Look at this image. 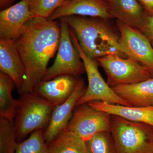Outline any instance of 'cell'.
<instances>
[{
	"instance_id": "6da1fadb",
	"label": "cell",
	"mask_w": 153,
	"mask_h": 153,
	"mask_svg": "<svg viewBox=\"0 0 153 153\" xmlns=\"http://www.w3.org/2000/svg\"><path fill=\"white\" fill-rule=\"evenodd\" d=\"M60 38V23L56 20L36 16L26 23L15 41L26 69L20 94L34 93L43 81L49 60L58 50Z\"/></svg>"
},
{
	"instance_id": "7a4b0ae2",
	"label": "cell",
	"mask_w": 153,
	"mask_h": 153,
	"mask_svg": "<svg viewBox=\"0 0 153 153\" xmlns=\"http://www.w3.org/2000/svg\"><path fill=\"white\" fill-rule=\"evenodd\" d=\"M64 18L74 32L80 48L89 58L97 60L112 55L132 57L122 44L119 32L108 24L107 20L76 15Z\"/></svg>"
},
{
	"instance_id": "3957f363",
	"label": "cell",
	"mask_w": 153,
	"mask_h": 153,
	"mask_svg": "<svg viewBox=\"0 0 153 153\" xmlns=\"http://www.w3.org/2000/svg\"><path fill=\"white\" fill-rule=\"evenodd\" d=\"M56 107L34 93L20 94L13 123L17 141H22L36 131L46 129Z\"/></svg>"
},
{
	"instance_id": "277c9868",
	"label": "cell",
	"mask_w": 153,
	"mask_h": 153,
	"mask_svg": "<svg viewBox=\"0 0 153 153\" xmlns=\"http://www.w3.org/2000/svg\"><path fill=\"white\" fill-rule=\"evenodd\" d=\"M117 153H153V126L111 115Z\"/></svg>"
},
{
	"instance_id": "5b68a950",
	"label": "cell",
	"mask_w": 153,
	"mask_h": 153,
	"mask_svg": "<svg viewBox=\"0 0 153 153\" xmlns=\"http://www.w3.org/2000/svg\"><path fill=\"white\" fill-rule=\"evenodd\" d=\"M73 44L83 61L87 74L88 86L84 95L76 103V106L90 102L100 101L111 104L130 106L128 102L120 97L105 81L98 69L97 60L88 57L80 48L78 40L70 28Z\"/></svg>"
},
{
	"instance_id": "8992f818",
	"label": "cell",
	"mask_w": 153,
	"mask_h": 153,
	"mask_svg": "<svg viewBox=\"0 0 153 153\" xmlns=\"http://www.w3.org/2000/svg\"><path fill=\"white\" fill-rule=\"evenodd\" d=\"M111 87L129 85L153 78V72L132 57L108 55L97 59Z\"/></svg>"
},
{
	"instance_id": "52a82bcc",
	"label": "cell",
	"mask_w": 153,
	"mask_h": 153,
	"mask_svg": "<svg viewBox=\"0 0 153 153\" xmlns=\"http://www.w3.org/2000/svg\"><path fill=\"white\" fill-rule=\"evenodd\" d=\"M60 38L54 63L48 68L43 81L62 75L76 78L85 72V66L71 39L70 28L64 17L60 18Z\"/></svg>"
},
{
	"instance_id": "ba28073f",
	"label": "cell",
	"mask_w": 153,
	"mask_h": 153,
	"mask_svg": "<svg viewBox=\"0 0 153 153\" xmlns=\"http://www.w3.org/2000/svg\"><path fill=\"white\" fill-rule=\"evenodd\" d=\"M111 119L109 114L84 103L75 107L65 130L74 133L86 141L97 133L110 132Z\"/></svg>"
},
{
	"instance_id": "9c48e42d",
	"label": "cell",
	"mask_w": 153,
	"mask_h": 153,
	"mask_svg": "<svg viewBox=\"0 0 153 153\" xmlns=\"http://www.w3.org/2000/svg\"><path fill=\"white\" fill-rule=\"evenodd\" d=\"M86 89L84 80L80 77L71 96L63 103L55 108L49 125L44 132V140L47 145L52 143L66 129L77 101L84 95Z\"/></svg>"
},
{
	"instance_id": "30bf717a",
	"label": "cell",
	"mask_w": 153,
	"mask_h": 153,
	"mask_svg": "<svg viewBox=\"0 0 153 153\" xmlns=\"http://www.w3.org/2000/svg\"><path fill=\"white\" fill-rule=\"evenodd\" d=\"M122 44L132 58L153 72V47L151 41L139 30L117 20Z\"/></svg>"
},
{
	"instance_id": "8fae6325",
	"label": "cell",
	"mask_w": 153,
	"mask_h": 153,
	"mask_svg": "<svg viewBox=\"0 0 153 153\" xmlns=\"http://www.w3.org/2000/svg\"><path fill=\"white\" fill-rule=\"evenodd\" d=\"M36 17L30 11L28 0H21L0 12V38L16 41L26 23Z\"/></svg>"
},
{
	"instance_id": "7c38bea8",
	"label": "cell",
	"mask_w": 153,
	"mask_h": 153,
	"mask_svg": "<svg viewBox=\"0 0 153 153\" xmlns=\"http://www.w3.org/2000/svg\"><path fill=\"white\" fill-rule=\"evenodd\" d=\"M72 15L106 20L114 19L110 13L109 3L105 0H70L56 9L48 19L56 20Z\"/></svg>"
},
{
	"instance_id": "4fadbf2b",
	"label": "cell",
	"mask_w": 153,
	"mask_h": 153,
	"mask_svg": "<svg viewBox=\"0 0 153 153\" xmlns=\"http://www.w3.org/2000/svg\"><path fill=\"white\" fill-rule=\"evenodd\" d=\"M0 71L13 79L20 94L26 69L15 41L0 38Z\"/></svg>"
},
{
	"instance_id": "5bb4252c",
	"label": "cell",
	"mask_w": 153,
	"mask_h": 153,
	"mask_svg": "<svg viewBox=\"0 0 153 153\" xmlns=\"http://www.w3.org/2000/svg\"><path fill=\"white\" fill-rule=\"evenodd\" d=\"M79 79L69 75L56 76L40 82L34 93L57 106L71 96Z\"/></svg>"
},
{
	"instance_id": "9a60e30c",
	"label": "cell",
	"mask_w": 153,
	"mask_h": 153,
	"mask_svg": "<svg viewBox=\"0 0 153 153\" xmlns=\"http://www.w3.org/2000/svg\"><path fill=\"white\" fill-rule=\"evenodd\" d=\"M109 4L114 18L134 29L143 30L148 14L138 0H112Z\"/></svg>"
},
{
	"instance_id": "2e32d148",
	"label": "cell",
	"mask_w": 153,
	"mask_h": 153,
	"mask_svg": "<svg viewBox=\"0 0 153 153\" xmlns=\"http://www.w3.org/2000/svg\"><path fill=\"white\" fill-rule=\"evenodd\" d=\"M88 104L98 110L118 116L132 121L147 124L153 126V106L136 107L111 104L100 101Z\"/></svg>"
},
{
	"instance_id": "e0dca14e",
	"label": "cell",
	"mask_w": 153,
	"mask_h": 153,
	"mask_svg": "<svg viewBox=\"0 0 153 153\" xmlns=\"http://www.w3.org/2000/svg\"><path fill=\"white\" fill-rule=\"evenodd\" d=\"M111 88L130 106H153V78L134 84L117 85Z\"/></svg>"
},
{
	"instance_id": "ac0fdd59",
	"label": "cell",
	"mask_w": 153,
	"mask_h": 153,
	"mask_svg": "<svg viewBox=\"0 0 153 153\" xmlns=\"http://www.w3.org/2000/svg\"><path fill=\"white\" fill-rule=\"evenodd\" d=\"M16 86L13 79L4 73H0V117L13 123L18 100L13 96Z\"/></svg>"
},
{
	"instance_id": "d6986e66",
	"label": "cell",
	"mask_w": 153,
	"mask_h": 153,
	"mask_svg": "<svg viewBox=\"0 0 153 153\" xmlns=\"http://www.w3.org/2000/svg\"><path fill=\"white\" fill-rule=\"evenodd\" d=\"M48 149L50 153H87L85 141L66 130L48 145Z\"/></svg>"
},
{
	"instance_id": "ffe728a7",
	"label": "cell",
	"mask_w": 153,
	"mask_h": 153,
	"mask_svg": "<svg viewBox=\"0 0 153 153\" xmlns=\"http://www.w3.org/2000/svg\"><path fill=\"white\" fill-rule=\"evenodd\" d=\"M87 153H117L111 133L102 131L93 135L85 141Z\"/></svg>"
},
{
	"instance_id": "44dd1931",
	"label": "cell",
	"mask_w": 153,
	"mask_h": 153,
	"mask_svg": "<svg viewBox=\"0 0 153 153\" xmlns=\"http://www.w3.org/2000/svg\"><path fill=\"white\" fill-rule=\"evenodd\" d=\"M16 140L13 123L0 117V153H15Z\"/></svg>"
},
{
	"instance_id": "7402d4cb",
	"label": "cell",
	"mask_w": 153,
	"mask_h": 153,
	"mask_svg": "<svg viewBox=\"0 0 153 153\" xmlns=\"http://www.w3.org/2000/svg\"><path fill=\"white\" fill-rule=\"evenodd\" d=\"M15 153H50L43 130L33 132L27 139L18 143Z\"/></svg>"
},
{
	"instance_id": "603a6c76",
	"label": "cell",
	"mask_w": 153,
	"mask_h": 153,
	"mask_svg": "<svg viewBox=\"0 0 153 153\" xmlns=\"http://www.w3.org/2000/svg\"><path fill=\"white\" fill-rule=\"evenodd\" d=\"M30 11L36 16L48 19L65 0H28Z\"/></svg>"
},
{
	"instance_id": "cb8c5ba5",
	"label": "cell",
	"mask_w": 153,
	"mask_h": 153,
	"mask_svg": "<svg viewBox=\"0 0 153 153\" xmlns=\"http://www.w3.org/2000/svg\"><path fill=\"white\" fill-rule=\"evenodd\" d=\"M151 41H153V16L148 14L146 22L140 31Z\"/></svg>"
},
{
	"instance_id": "d4e9b609",
	"label": "cell",
	"mask_w": 153,
	"mask_h": 153,
	"mask_svg": "<svg viewBox=\"0 0 153 153\" xmlns=\"http://www.w3.org/2000/svg\"><path fill=\"white\" fill-rule=\"evenodd\" d=\"M148 14L153 16V0H138Z\"/></svg>"
},
{
	"instance_id": "484cf974",
	"label": "cell",
	"mask_w": 153,
	"mask_h": 153,
	"mask_svg": "<svg viewBox=\"0 0 153 153\" xmlns=\"http://www.w3.org/2000/svg\"><path fill=\"white\" fill-rule=\"evenodd\" d=\"M16 0H0V9L1 10L12 6Z\"/></svg>"
},
{
	"instance_id": "4316f807",
	"label": "cell",
	"mask_w": 153,
	"mask_h": 153,
	"mask_svg": "<svg viewBox=\"0 0 153 153\" xmlns=\"http://www.w3.org/2000/svg\"><path fill=\"white\" fill-rule=\"evenodd\" d=\"M105 1H106L107 2L109 3V2H110L111 1H112V0H105Z\"/></svg>"
},
{
	"instance_id": "83f0119b",
	"label": "cell",
	"mask_w": 153,
	"mask_h": 153,
	"mask_svg": "<svg viewBox=\"0 0 153 153\" xmlns=\"http://www.w3.org/2000/svg\"><path fill=\"white\" fill-rule=\"evenodd\" d=\"M151 43H152V45L153 47V41H151Z\"/></svg>"
},
{
	"instance_id": "f1b7e54d",
	"label": "cell",
	"mask_w": 153,
	"mask_h": 153,
	"mask_svg": "<svg viewBox=\"0 0 153 153\" xmlns=\"http://www.w3.org/2000/svg\"><path fill=\"white\" fill-rule=\"evenodd\" d=\"M70 1V0H65V1Z\"/></svg>"
}]
</instances>
